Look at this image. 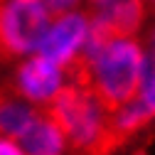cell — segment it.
Instances as JSON below:
<instances>
[{
	"mask_svg": "<svg viewBox=\"0 0 155 155\" xmlns=\"http://www.w3.org/2000/svg\"><path fill=\"white\" fill-rule=\"evenodd\" d=\"M89 40H91V17L71 10L64 15H57L49 22L35 54H40L64 69H71L81 59Z\"/></svg>",
	"mask_w": 155,
	"mask_h": 155,
	"instance_id": "cell-4",
	"label": "cell"
},
{
	"mask_svg": "<svg viewBox=\"0 0 155 155\" xmlns=\"http://www.w3.org/2000/svg\"><path fill=\"white\" fill-rule=\"evenodd\" d=\"M49 116L64 130L69 148L79 155H106L116 145L111 111L84 84L69 81L49 104Z\"/></svg>",
	"mask_w": 155,
	"mask_h": 155,
	"instance_id": "cell-2",
	"label": "cell"
},
{
	"mask_svg": "<svg viewBox=\"0 0 155 155\" xmlns=\"http://www.w3.org/2000/svg\"><path fill=\"white\" fill-rule=\"evenodd\" d=\"M138 106L145 111V116L153 121L155 118V57L148 59L145 64V71H143V79H140V86H138V94L133 96Z\"/></svg>",
	"mask_w": 155,
	"mask_h": 155,
	"instance_id": "cell-9",
	"label": "cell"
},
{
	"mask_svg": "<svg viewBox=\"0 0 155 155\" xmlns=\"http://www.w3.org/2000/svg\"><path fill=\"white\" fill-rule=\"evenodd\" d=\"M91 27L99 35L133 37L145 20L143 0H91Z\"/></svg>",
	"mask_w": 155,
	"mask_h": 155,
	"instance_id": "cell-6",
	"label": "cell"
},
{
	"mask_svg": "<svg viewBox=\"0 0 155 155\" xmlns=\"http://www.w3.org/2000/svg\"><path fill=\"white\" fill-rule=\"evenodd\" d=\"M52 22L42 0H0V57H30Z\"/></svg>",
	"mask_w": 155,
	"mask_h": 155,
	"instance_id": "cell-3",
	"label": "cell"
},
{
	"mask_svg": "<svg viewBox=\"0 0 155 155\" xmlns=\"http://www.w3.org/2000/svg\"><path fill=\"white\" fill-rule=\"evenodd\" d=\"M153 49H155V35H153Z\"/></svg>",
	"mask_w": 155,
	"mask_h": 155,
	"instance_id": "cell-12",
	"label": "cell"
},
{
	"mask_svg": "<svg viewBox=\"0 0 155 155\" xmlns=\"http://www.w3.org/2000/svg\"><path fill=\"white\" fill-rule=\"evenodd\" d=\"M67 84V69L40 54L25 57L15 71V94L32 106H49Z\"/></svg>",
	"mask_w": 155,
	"mask_h": 155,
	"instance_id": "cell-5",
	"label": "cell"
},
{
	"mask_svg": "<svg viewBox=\"0 0 155 155\" xmlns=\"http://www.w3.org/2000/svg\"><path fill=\"white\" fill-rule=\"evenodd\" d=\"M35 118H37V111L32 108V104H27L17 94L0 91V135L20 140Z\"/></svg>",
	"mask_w": 155,
	"mask_h": 155,
	"instance_id": "cell-8",
	"label": "cell"
},
{
	"mask_svg": "<svg viewBox=\"0 0 155 155\" xmlns=\"http://www.w3.org/2000/svg\"><path fill=\"white\" fill-rule=\"evenodd\" d=\"M0 155H27L20 145V140L8 138V135H0Z\"/></svg>",
	"mask_w": 155,
	"mask_h": 155,
	"instance_id": "cell-11",
	"label": "cell"
},
{
	"mask_svg": "<svg viewBox=\"0 0 155 155\" xmlns=\"http://www.w3.org/2000/svg\"><path fill=\"white\" fill-rule=\"evenodd\" d=\"M42 3L47 5V10H49L52 15H64V12L76 10L81 0H42Z\"/></svg>",
	"mask_w": 155,
	"mask_h": 155,
	"instance_id": "cell-10",
	"label": "cell"
},
{
	"mask_svg": "<svg viewBox=\"0 0 155 155\" xmlns=\"http://www.w3.org/2000/svg\"><path fill=\"white\" fill-rule=\"evenodd\" d=\"M20 145L27 155H64L69 143H67V135L59 128L52 116H40L32 121V126L22 133Z\"/></svg>",
	"mask_w": 155,
	"mask_h": 155,
	"instance_id": "cell-7",
	"label": "cell"
},
{
	"mask_svg": "<svg viewBox=\"0 0 155 155\" xmlns=\"http://www.w3.org/2000/svg\"><path fill=\"white\" fill-rule=\"evenodd\" d=\"M148 64L145 49L135 37L99 35L91 27V40L69 71V81L91 89L108 111L128 104L138 94Z\"/></svg>",
	"mask_w": 155,
	"mask_h": 155,
	"instance_id": "cell-1",
	"label": "cell"
}]
</instances>
